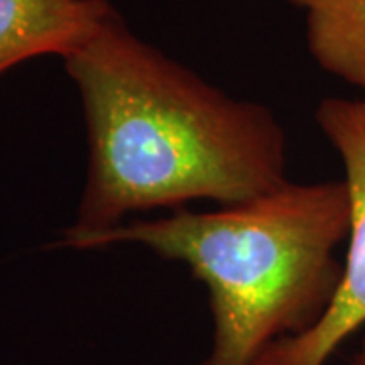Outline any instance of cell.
<instances>
[{
  "label": "cell",
  "instance_id": "obj_4",
  "mask_svg": "<svg viewBox=\"0 0 365 365\" xmlns=\"http://www.w3.org/2000/svg\"><path fill=\"white\" fill-rule=\"evenodd\" d=\"M114 13L108 0H0V76L41 55L66 59Z\"/></svg>",
  "mask_w": 365,
  "mask_h": 365
},
{
  "label": "cell",
  "instance_id": "obj_3",
  "mask_svg": "<svg viewBox=\"0 0 365 365\" xmlns=\"http://www.w3.org/2000/svg\"><path fill=\"white\" fill-rule=\"evenodd\" d=\"M314 116L345 170L351 211L347 256L321 319L300 335L272 341L254 365H325L365 325V100L325 98Z\"/></svg>",
  "mask_w": 365,
  "mask_h": 365
},
{
  "label": "cell",
  "instance_id": "obj_5",
  "mask_svg": "<svg viewBox=\"0 0 365 365\" xmlns=\"http://www.w3.org/2000/svg\"><path fill=\"white\" fill-rule=\"evenodd\" d=\"M304 13L307 47L323 71L365 100V0H287Z\"/></svg>",
  "mask_w": 365,
  "mask_h": 365
},
{
  "label": "cell",
  "instance_id": "obj_1",
  "mask_svg": "<svg viewBox=\"0 0 365 365\" xmlns=\"http://www.w3.org/2000/svg\"><path fill=\"white\" fill-rule=\"evenodd\" d=\"M63 67L90 146L63 246L88 250L134 211H177L197 199L240 205L288 182L287 134L272 110L213 88L138 39L118 11Z\"/></svg>",
  "mask_w": 365,
  "mask_h": 365
},
{
  "label": "cell",
  "instance_id": "obj_2",
  "mask_svg": "<svg viewBox=\"0 0 365 365\" xmlns=\"http://www.w3.org/2000/svg\"><path fill=\"white\" fill-rule=\"evenodd\" d=\"M345 181L284 182L217 211L187 207L158 220L122 223L88 250L143 244L185 262L209 292L211 351L201 365H254L272 341L321 319L339 287L337 248L349 234Z\"/></svg>",
  "mask_w": 365,
  "mask_h": 365
},
{
  "label": "cell",
  "instance_id": "obj_6",
  "mask_svg": "<svg viewBox=\"0 0 365 365\" xmlns=\"http://www.w3.org/2000/svg\"><path fill=\"white\" fill-rule=\"evenodd\" d=\"M347 365H365V337L361 341V345L357 347V351L351 355V359L347 361Z\"/></svg>",
  "mask_w": 365,
  "mask_h": 365
}]
</instances>
